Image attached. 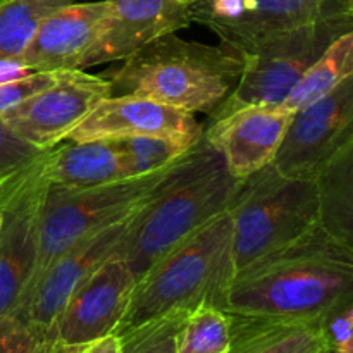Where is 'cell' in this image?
<instances>
[{
    "instance_id": "1",
    "label": "cell",
    "mask_w": 353,
    "mask_h": 353,
    "mask_svg": "<svg viewBox=\"0 0 353 353\" xmlns=\"http://www.w3.org/2000/svg\"><path fill=\"white\" fill-rule=\"evenodd\" d=\"M352 293L353 248L316 228L234 274L217 305L245 319H327Z\"/></svg>"
},
{
    "instance_id": "2",
    "label": "cell",
    "mask_w": 353,
    "mask_h": 353,
    "mask_svg": "<svg viewBox=\"0 0 353 353\" xmlns=\"http://www.w3.org/2000/svg\"><path fill=\"white\" fill-rule=\"evenodd\" d=\"M238 179L205 138L193 145L168 185L134 216L117 254L134 279L228 209Z\"/></svg>"
},
{
    "instance_id": "3",
    "label": "cell",
    "mask_w": 353,
    "mask_h": 353,
    "mask_svg": "<svg viewBox=\"0 0 353 353\" xmlns=\"http://www.w3.org/2000/svg\"><path fill=\"white\" fill-rule=\"evenodd\" d=\"M103 72L112 95H140L186 112L210 114L240 79L241 57L224 45L164 34Z\"/></svg>"
},
{
    "instance_id": "4",
    "label": "cell",
    "mask_w": 353,
    "mask_h": 353,
    "mask_svg": "<svg viewBox=\"0 0 353 353\" xmlns=\"http://www.w3.org/2000/svg\"><path fill=\"white\" fill-rule=\"evenodd\" d=\"M231 268V217L228 209L176 245L141 276L116 334L203 302L217 305Z\"/></svg>"
},
{
    "instance_id": "5",
    "label": "cell",
    "mask_w": 353,
    "mask_h": 353,
    "mask_svg": "<svg viewBox=\"0 0 353 353\" xmlns=\"http://www.w3.org/2000/svg\"><path fill=\"white\" fill-rule=\"evenodd\" d=\"M228 212L234 276L319 228L316 179L290 178L269 164L238 179Z\"/></svg>"
},
{
    "instance_id": "6",
    "label": "cell",
    "mask_w": 353,
    "mask_h": 353,
    "mask_svg": "<svg viewBox=\"0 0 353 353\" xmlns=\"http://www.w3.org/2000/svg\"><path fill=\"white\" fill-rule=\"evenodd\" d=\"M188 152L174 164L152 174L88 188L45 190L38 216L37 264L28 290L76 241L140 212L178 172Z\"/></svg>"
},
{
    "instance_id": "7",
    "label": "cell",
    "mask_w": 353,
    "mask_h": 353,
    "mask_svg": "<svg viewBox=\"0 0 353 353\" xmlns=\"http://www.w3.org/2000/svg\"><path fill=\"white\" fill-rule=\"evenodd\" d=\"M348 31H352V0H333L314 23L264 38L240 55L236 86L210 114L247 105L279 107L303 72Z\"/></svg>"
},
{
    "instance_id": "8",
    "label": "cell",
    "mask_w": 353,
    "mask_h": 353,
    "mask_svg": "<svg viewBox=\"0 0 353 353\" xmlns=\"http://www.w3.org/2000/svg\"><path fill=\"white\" fill-rule=\"evenodd\" d=\"M112 95L109 79L85 69L55 71V79L0 119L14 134L45 152L68 140L69 133L92 112L97 103Z\"/></svg>"
},
{
    "instance_id": "9",
    "label": "cell",
    "mask_w": 353,
    "mask_h": 353,
    "mask_svg": "<svg viewBox=\"0 0 353 353\" xmlns=\"http://www.w3.org/2000/svg\"><path fill=\"white\" fill-rule=\"evenodd\" d=\"M45 190L30 164L0 181V319L16 312L33 279Z\"/></svg>"
},
{
    "instance_id": "10",
    "label": "cell",
    "mask_w": 353,
    "mask_h": 353,
    "mask_svg": "<svg viewBox=\"0 0 353 353\" xmlns=\"http://www.w3.org/2000/svg\"><path fill=\"white\" fill-rule=\"evenodd\" d=\"M134 216L103 228L62 252L31 285L12 316L19 317L38 340H45L76 288L117 254Z\"/></svg>"
},
{
    "instance_id": "11",
    "label": "cell",
    "mask_w": 353,
    "mask_h": 353,
    "mask_svg": "<svg viewBox=\"0 0 353 353\" xmlns=\"http://www.w3.org/2000/svg\"><path fill=\"white\" fill-rule=\"evenodd\" d=\"M353 141V76L324 99L293 112L272 165L290 178L316 179L323 165Z\"/></svg>"
},
{
    "instance_id": "12",
    "label": "cell",
    "mask_w": 353,
    "mask_h": 353,
    "mask_svg": "<svg viewBox=\"0 0 353 353\" xmlns=\"http://www.w3.org/2000/svg\"><path fill=\"white\" fill-rule=\"evenodd\" d=\"M137 279L119 254L103 262L68 300L45 340L64 350L116 334L130 305Z\"/></svg>"
},
{
    "instance_id": "13",
    "label": "cell",
    "mask_w": 353,
    "mask_h": 353,
    "mask_svg": "<svg viewBox=\"0 0 353 353\" xmlns=\"http://www.w3.org/2000/svg\"><path fill=\"white\" fill-rule=\"evenodd\" d=\"M333 0H196L192 23L219 37L221 45L243 54L264 38L319 19Z\"/></svg>"
},
{
    "instance_id": "14",
    "label": "cell",
    "mask_w": 353,
    "mask_h": 353,
    "mask_svg": "<svg viewBox=\"0 0 353 353\" xmlns=\"http://www.w3.org/2000/svg\"><path fill=\"white\" fill-rule=\"evenodd\" d=\"M155 137L193 147L203 138V124L195 114L140 95H110L69 133L68 140H114Z\"/></svg>"
},
{
    "instance_id": "15",
    "label": "cell",
    "mask_w": 353,
    "mask_h": 353,
    "mask_svg": "<svg viewBox=\"0 0 353 353\" xmlns=\"http://www.w3.org/2000/svg\"><path fill=\"white\" fill-rule=\"evenodd\" d=\"M292 116L283 107H238L210 114L203 138L221 155L228 172L243 179L272 164Z\"/></svg>"
},
{
    "instance_id": "16",
    "label": "cell",
    "mask_w": 353,
    "mask_h": 353,
    "mask_svg": "<svg viewBox=\"0 0 353 353\" xmlns=\"http://www.w3.org/2000/svg\"><path fill=\"white\" fill-rule=\"evenodd\" d=\"M102 33L83 61V69L124 61L150 41L190 28L188 6L179 0H107Z\"/></svg>"
},
{
    "instance_id": "17",
    "label": "cell",
    "mask_w": 353,
    "mask_h": 353,
    "mask_svg": "<svg viewBox=\"0 0 353 353\" xmlns=\"http://www.w3.org/2000/svg\"><path fill=\"white\" fill-rule=\"evenodd\" d=\"M109 2L65 3L38 26L30 45L14 61L31 72L83 69V61L102 33Z\"/></svg>"
},
{
    "instance_id": "18",
    "label": "cell",
    "mask_w": 353,
    "mask_h": 353,
    "mask_svg": "<svg viewBox=\"0 0 353 353\" xmlns=\"http://www.w3.org/2000/svg\"><path fill=\"white\" fill-rule=\"evenodd\" d=\"M38 183L47 188L76 190L131 178L126 159L112 140L55 145L30 164Z\"/></svg>"
},
{
    "instance_id": "19",
    "label": "cell",
    "mask_w": 353,
    "mask_h": 353,
    "mask_svg": "<svg viewBox=\"0 0 353 353\" xmlns=\"http://www.w3.org/2000/svg\"><path fill=\"white\" fill-rule=\"evenodd\" d=\"M228 353H331L327 319L259 321L234 317Z\"/></svg>"
},
{
    "instance_id": "20",
    "label": "cell",
    "mask_w": 353,
    "mask_h": 353,
    "mask_svg": "<svg viewBox=\"0 0 353 353\" xmlns=\"http://www.w3.org/2000/svg\"><path fill=\"white\" fill-rule=\"evenodd\" d=\"M319 228L353 248V141L341 147L316 176Z\"/></svg>"
},
{
    "instance_id": "21",
    "label": "cell",
    "mask_w": 353,
    "mask_h": 353,
    "mask_svg": "<svg viewBox=\"0 0 353 353\" xmlns=\"http://www.w3.org/2000/svg\"><path fill=\"white\" fill-rule=\"evenodd\" d=\"M353 76V33L341 34L307 69L279 107L296 112L312 105L333 92L341 81Z\"/></svg>"
},
{
    "instance_id": "22",
    "label": "cell",
    "mask_w": 353,
    "mask_h": 353,
    "mask_svg": "<svg viewBox=\"0 0 353 353\" xmlns=\"http://www.w3.org/2000/svg\"><path fill=\"white\" fill-rule=\"evenodd\" d=\"M233 345V319L214 302H203L186 314L176 353H228Z\"/></svg>"
},
{
    "instance_id": "23",
    "label": "cell",
    "mask_w": 353,
    "mask_h": 353,
    "mask_svg": "<svg viewBox=\"0 0 353 353\" xmlns=\"http://www.w3.org/2000/svg\"><path fill=\"white\" fill-rule=\"evenodd\" d=\"M71 0H0V61L19 57L45 16Z\"/></svg>"
},
{
    "instance_id": "24",
    "label": "cell",
    "mask_w": 353,
    "mask_h": 353,
    "mask_svg": "<svg viewBox=\"0 0 353 353\" xmlns=\"http://www.w3.org/2000/svg\"><path fill=\"white\" fill-rule=\"evenodd\" d=\"M112 141L123 152L131 178L165 169L179 161L192 148L155 137L114 138Z\"/></svg>"
},
{
    "instance_id": "25",
    "label": "cell",
    "mask_w": 353,
    "mask_h": 353,
    "mask_svg": "<svg viewBox=\"0 0 353 353\" xmlns=\"http://www.w3.org/2000/svg\"><path fill=\"white\" fill-rule=\"evenodd\" d=\"M188 312H176L117 334L119 353H176L178 334Z\"/></svg>"
},
{
    "instance_id": "26",
    "label": "cell",
    "mask_w": 353,
    "mask_h": 353,
    "mask_svg": "<svg viewBox=\"0 0 353 353\" xmlns=\"http://www.w3.org/2000/svg\"><path fill=\"white\" fill-rule=\"evenodd\" d=\"M41 154L43 152L21 140L0 119V176H9L26 168L28 164L37 161Z\"/></svg>"
},
{
    "instance_id": "27",
    "label": "cell",
    "mask_w": 353,
    "mask_h": 353,
    "mask_svg": "<svg viewBox=\"0 0 353 353\" xmlns=\"http://www.w3.org/2000/svg\"><path fill=\"white\" fill-rule=\"evenodd\" d=\"M54 79L55 71H38L21 76V78L0 81V116L7 112V110L14 109L16 105H19L21 102L30 99L31 95L38 93L40 90H43Z\"/></svg>"
},
{
    "instance_id": "28",
    "label": "cell",
    "mask_w": 353,
    "mask_h": 353,
    "mask_svg": "<svg viewBox=\"0 0 353 353\" xmlns=\"http://www.w3.org/2000/svg\"><path fill=\"white\" fill-rule=\"evenodd\" d=\"M38 338L16 316L0 319V353H31Z\"/></svg>"
},
{
    "instance_id": "29",
    "label": "cell",
    "mask_w": 353,
    "mask_h": 353,
    "mask_svg": "<svg viewBox=\"0 0 353 353\" xmlns=\"http://www.w3.org/2000/svg\"><path fill=\"white\" fill-rule=\"evenodd\" d=\"M331 353H353V309L352 302L341 307L327 321Z\"/></svg>"
},
{
    "instance_id": "30",
    "label": "cell",
    "mask_w": 353,
    "mask_h": 353,
    "mask_svg": "<svg viewBox=\"0 0 353 353\" xmlns=\"http://www.w3.org/2000/svg\"><path fill=\"white\" fill-rule=\"evenodd\" d=\"M121 340L117 334H107V336L99 338V340L86 343L79 347L74 353H119Z\"/></svg>"
},
{
    "instance_id": "31",
    "label": "cell",
    "mask_w": 353,
    "mask_h": 353,
    "mask_svg": "<svg viewBox=\"0 0 353 353\" xmlns=\"http://www.w3.org/2000/svg\"><path fill=\"white\" fill-rule=\"evenodd\" d=\"M72 350H64V348L57 347L55 343L48 340H38V343L34 345L33 352L31 353H71Z\"/></svg>"
},
{
    "instance_id": "32",
    "label": "cell",
    "mask_w": 353,
    "mask_h": 353,
    "mask_svg": "<svg viewBox=\"0 0 353 353\" xmlns=\"http://www.w3.org/2000/svg\"><path fill=\"white\" fill-rule=\"evenodd\" d=\"M179 2L186 3V6H192V3H195V2H196V0H179Z\"/></svg>"
},
{
    "instance_id": "33",
    "label": "cell",
    "mask_w": 353,
    "mask_h": 353,
    "mask_svg": "<svg viewBox=\"0 0 353 353\" xmlns=\"http://www.w3.org/2000/svg\"><path fill=\"white\" fill-rule=\"evenodd\" d=\"M2 223H3V214H2V209H0V230H2Z\"/></svg>"
},
{
    "instance_id": "34",
    "label": "cell",
    "mask_w": 353,
    "mask_h": 353,
    "mask_svg": "<svg viewBox=\"0 0 353 353\" xmlns=\"http://www.w3.org/2000/svg\"><path fill=\"white\" fill-rule=\"evenodd\" d=\"M7 178V176H0V181H2V179H6Z\"/></svg>"
},
{
    "instance_id": "35",
    "label": "cell",
    "mask_w": 353,
    "mask_h": 353,
    "mask_svg": "<svg viewBox=\"0 0 353 353\" xmlns=\"http://www.w3.org/2000/svg\"><path fill=\"white\" fill-rule=\"evenodd\" d=\"M71 2H76V0H71Z\"/></svg>"
},
{
    "instance_id": "36",
    "label": "cell",
    "mask_w": 353,
    "mask_h": 353,
    "mask_svg": "<svg viewBox=\"0 0 353 353\" xmlns=\"http://www.w3.org/2000/svg\"><path fill=\"white\" fill-rule=\"evenodd\" d=\"M71 353H74V350H72V352H71Z\"/></svg>"
}]
</instances>
